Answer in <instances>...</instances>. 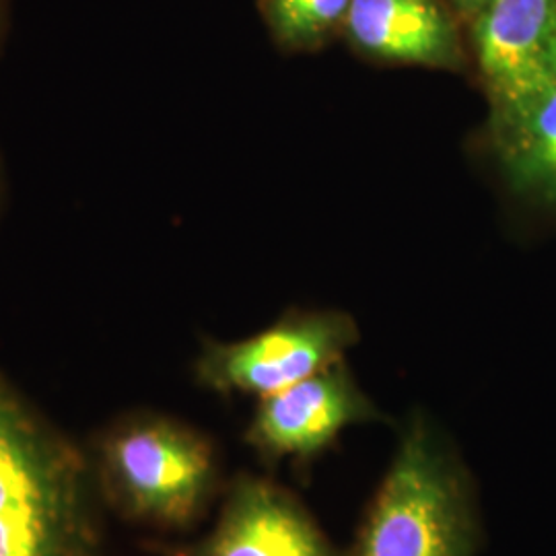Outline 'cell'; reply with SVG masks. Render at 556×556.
Returning a JSON list of instances; mask_svg holds the SVG:
<instances>
[{"label":"cell","mask_w":556,"mask_h":556,"mask_svg":"<svg viewBox=\"0 0 556 556\" xmlns=\"http://www.w3.org/2000/svg\"><path fill=\"white\" fill-rule=\"evenodd\" d=\"M89 459L100 501L126 521L163 532L192 528L223 491L213 439L161 413L118 418Z\"/></svg>","instance_id":"3957f363"},{"label":"cell","mask_w":556,"mask_h":556,"mask_svg":"<svg viewBox=\"0 0 556 556\" xmlns=\"http://www.w3.org/2000/svg\"><path fill=\"white\" fill-rule=\"evenodd\" d=\"M91 459L0 374V556H98Z\"/></svg>","instance_id":"6da1fadb"},{"label":"cell","mask_w":556,"mask_h":556,"mask_svg":"<svg viewBox=\"0 0 556 556\" xmlns=\"http://www.w3.org/2000/svg\"><path fill=\"white\" fill-rule=\"evenodd\" d=\"M353 0H258L266 29L280 48L312 52L342 31Z\"/></svg>","instance_id":"30bf717a"},{"label":"cell","mask_w":556,"mask_h":556,"mask_svg":"<svg viewBox=\"0 0 556 556\" xmlns=\"http://www.w3.org/2000/svg\"><path fill=\"white\" fill-rule=\"evenodd\" d=\"M486 2L489 0H452V9L459 20L470 23Z\"/></svg>","instance_id":"8fae6325"},{"label":"cell","mask_w":556,"mask_h":556,"mask_svg":"<svg viewBox=\"0 0 556 556\" xmlns=\"http://www.w3.org/2000/svg\"><path fill=\"white\" fill-rule=\"evenodd\" d=\"M482 540L468 464L443 427L413 413L344 556H478Z\"/></svg>","instance_id":"7a4b0ae2"},{"label":"cell","mask_w":556,"mask_h":556,"mask_svg":"<svg viewBox=\"0 0 556 556\" xmlns=\"http://www.w3.org/2000/svg\"><path fill=\"white\" fill-rule=\"evenodd\" d=\"M2 190H4V176H2V165H0V200H2Z\"/></svg>","instance_id":"4fadbf2b"},{"label":"cell","mask_w":556,"mask_h":556,"mask_svg":"<svg viewBox=\"0 0 556 556\" xmlns=\"http://www.w3.org/2000/svg\"><path fill=\"white\" fill-rule=\"evenodd\" d=\"M358 326L338 309H293L252 337L204 340L194 361L200 388L220 396L266 397L344 361Z\"/></svg>","instance_id":"277c9868"},{"label":"cell","mask_w":556,"mask_h":556,"mask_svg":"<svg viewBox=\"0 0 556 556\" xmlns=\"http://www.w3.org/2000/svg\"><path fill=\"white\" fill-rule=\"evenodd\" d=\"M186 556H344L318 519L275 480L241 472L223 489L213 528Z\"/></svg>","instance_id":"8992f818"},{"label":"cell","mask_w":556,"mask_h":556,"mask_svg":"<svg viewBox=\"0 0 556 556\" xmlns=\"http://www.w3.org/2000/svg\"><path fill=\"white\" fill-rule=\"evenodd\" d=\"M470 29L491 112L556 79V0H489Z\"/></svg>","instance_id":"52a82bcc"},{"label":"cell","mask_w":556,"mask_h":556,"mask_svg":"<svg viewBox=\"0 0 556 556\" xmlns=\"http://www.w3.org/2000/svg\"><path fill=\"white\" fill-rule=\"evenodd\" d=\"M489 135L511 190L556 206V79L532 98L491 112Z\"/></svg>","instance_id":"9c48e42d"},{"label":"cell","mask_w":556,"mask_h":556,"mask_svg":"<svg viewBox=\"0 0 556 556\" xmlns=\"http://www.w3.org/2000/svg\"><path fill=\"white\" fill-rule=\"evenodd\" d=\"M383 418L346 361H340L287 390L260 397L243 443L264 464L307 466L324 456L346 429Z\"/></svg>","instance_id":"5b68a950"},{"label":"cell","mask_w":556,"mask_h":556,"mask_svg":"<svg viewBox=\"0 0 556 556\" xmlns=\"http://www.w3.org/2000/svg\"><path fill=\"white\" fill-rule=\"evenodd\" d=\"M11 23V0H0V46L4 43Z\"/></svg>","instance_id":"7c38bea8"},{"label":"cell","mask_w":556,"mask_h":556,"mask_svg":"<svg viewBox=\"0 0 556 556\" xmlns=\"http://www.w3.org/2000/svg\"><path fill=\"white\" fill-rule=\"evenodd\" d=\"M342 31L367 59L439 71L464 66L456 13L439 0H353Z\"/></svg>","instance_id":"ba28073f"}]
</instances>
